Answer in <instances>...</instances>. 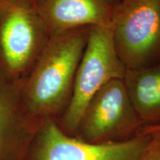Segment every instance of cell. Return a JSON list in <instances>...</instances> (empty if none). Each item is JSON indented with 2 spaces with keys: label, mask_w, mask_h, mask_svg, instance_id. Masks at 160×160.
<instances>
[{
  "label": "cell",
  "mask_w": 160,
  "mask_h": 160,
  "mask_svg": "<svg viewBox=\"0 0 160 160\" xmlns=\"http://www.w3.org/2000/svg\"><path fill=\"white\" fill-rule=\"evenodd\" d=\"M90 28L52 34L25 79L21 96L32 117L57 119L68 105Z\"/></svg>",
  "instance_id": "cell-1"
},
{
  "label": "cell",
  "mask_w": 160,
  "mask_h": 160,
  "mask_svg": "<svg viewBox=\"0 0 160 160\" xmlns=\"http://www.w3.org/2000/svg\"><path fill=\"white\" fill-rule=\"evenodd\" d=\"M127 68L116 51L110 27L90 28L85 51L77 67L73 91L62 114L60 128L74 137L89 102L104 85L124 79Z\"/></svg>",
  "instance_id": "cell-2"
},
{
  "label": "cell",
  "mask_w": 160,
  "mask_h": 160,
  "mask_svg": "<svg viewBox=\"0 0 160 160\" xmlns=\"http://www.w3.org/2000/svg\"><path fill=\"white\" fill-rule=\"evenodd\" d=\"M109 27L126 68L160 63V0H119Z\"/></svg>",
  "instance_id": "cell-3"
},
{
  "label": "cell",
  "mask_w": 160,
  "mask_h": 160,
  "mask_svg": "<svg viewBox=\"0 0 160 160\" xmlns=\"http://www.w3.org/2000/svg\"><path fill=\"white\" fill-rule=\"evenodd\" d=\"M50 37L33 0H8L0 8V72L25 79Z\"/></svg>",
  "instance_id": "cell-4"
},
{
  "label": "cell",
  "mask_w": 160,
  "mask_h": 160,
  "mask_svg": "<svg viewBox=\"0 0 160 160\" xmlns=\"http://www.w3.org/2000/svg\"><path fill=\"white\" fill-rule=\"evenodd\" d=\"M151 138L142 132L131 139L90 143L69 136L57 119L43 120L26 160H142Z\"/></svg>",
  "instance_id": "cell-5"
},
{
  "label": "cell",
  "mask_w": 160,
  "mask_h": 160,
  "mask_svg": "<svg viewBox=\"0 0 160 160\" xmlns=\"http://www.w3.org/2000/svg\"><path fill=\"white\" fill-rule=\"evenodd\" d=\"M142 128L123 79H117L93 96L74 137L90 143L117 142L136 137Z\"/></svg>",
  "instance_id": "cell-6"
},
{
  "label": "cell",
  "mask_w": 160,
  "mask_h": 160,
  "mask_svg": "<svg viewBox=\"0 0 160 160\" xmlns=\"http://www.w3.org/2000/svg\"><path fill=\"white\" fill-rule=\"evenodd\" d=\"M24 79L0 72V160H26L43 121L32 117L21 96Z\"/></svg>",
  "instance_id": "cell-7"
},
{
  "label": "cell",
  "mask_w": 160,
  "mask_h": 160,
  "mask_svg": "<svg viewBox=\"0 0 160 160\" xmlns=\"http://www.w3.org/2000/svg\"><path fill=\"white\" fill-rule=\"evenodd\" d=\"M49 33L80 28L109 27L114 0H34Z\"/></svg>",
  "instance_id": "cell-8"
},
{
  "label": "cell",
  "mask_w": 160,
  "mask_h": 160,
  "mask_svg": "<svg viewBox=\"0 0 160 160\" xmlns=\"http://www.w3.org/2000/svg\"><path fill=\"white\" fill-rule=\"evenodd\" d=\"M123 80L143 128L160 126V63L127 69Z\"/></svg>",
  "instance_id": "cell-9"
},
{
  "label": "cell",
  "mask_w": 160,
  "mask_h": 160,
  "mask_svg": "<svg viewBox=\"0 0 160 160\" xmlns=\"http://www.w3.org/2000/svg\"><path fill=\"white\" fill-rule=\"evenodd\" d=\"M149 133L151 138L142 160H160V130Z\"/></svg>",
  "instance_id": "cell-10"
},
{
  "label": "cell",
  "mask_w": 160,
  "mask_h": 160,
  "mask_svg": "<svg viewBox=\"0 0 160 160\" xmlns=\"http://www.w3.org/2000/svg\"><path fill=\"white\" fill-rule=\"evenodd\" d=\"M160 130V126H157V127H150V128H144L142 129V132L145 133H149L151 132L156 131H159Z\"/></svg>",
  "instance_id": "cell-11"
},
{
  "label": "cell",
  "mask_w": 160,
  "mask_h": 160,
  "mask_svg": "<svg viewBox=\"0 0 160 160\" xmlns=\"http://www.w3.org/2000/svg\"><path fill=\"white\" fill-rule=\"evenodd\" d=\"M8 1V0H0V8H1Z\"/></svg>",
  "instance_id": "cell-12"
},
{
  "label": "cell",
  "mask_w": 160,
  "mask_h": 160,
  "mask_svg": "<svg viewBox=\"0 0 160 160\" xmlns=\"http://www.w3.org/2000/svg\"><path fill=\"white\" fill-rule=\"evenodd\" d=\"M114 1L116 2V3H117V2H119V0H114Z\"/></svg>",
  "instance_id": "cell-13"
},
{
  "label": "cell",
  "mask_w": 160,
  "mask_h": 160,
  "mask_svg": "<svg viewBox=\"0 0 160 160\" xmlns=\"http://www.w3.org/2000/svg\"><path fill=\"white\" fill-rule=\"evenodd\" d=\"M33 1H34V0H33Z\"/></svg>",
  "instance_id": "cell-14"
}]
</instances>
